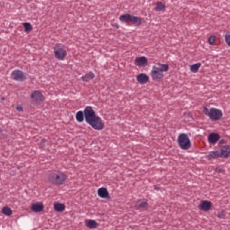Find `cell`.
I'll return each instance as SVG.
<instances>
[{"instance_id":"cell-36","label":"cell","mask_w":230,"mask_h":230,"mask_svg":"<svg viewBox=\"0 0 230 230\" xmlns=\"http://www.w3.org/2000/svg\"></svg>"},{"instance_id":"cell-7","label":"cell","mask_w":230,"mask_h":230,"mask_svg":"<svg viewBox=\"0 0 230 230\" xmlns=\"http://www.w3.org/2000/svg\"><path fill=\"white\" fill-rule=\"evenodd\" d=\"M10 78L13 81L19 82H23L27 80V74L19 69H15L12 71Z\"/></svg>"},{"instance_id":"cell-25","label":"cell","mask_w":230,"mask_h":230,"mask_svg":"<svg viewBox=\"0 0 230 230\" xmlns=\"http://www.w3.org/2000/svg\"><path fill=\"white\" fill-rule=\"evenodd\" d=\"M23 26L24 28V31L26 33H29L33 30V27L31 23L29 22H24L23 23Z\"/></svg>"},{"instance_id":"cell-3","label":"cell","mask_w":230,"mask_h":230,"mask_svg":"<svg viewBox=\"0 0 230 230\" xmlns=\"http://www.w3.org/2000/svg\"><path fill=\"white\" fill-rule=\"evenodd\" d=\"M119 20L122 23L129 26L138 27L144 23V20L139 16L126 13L120 16Z\"/></svg>"},{"instance_id":"cell-8","label":"cell","mask_w":230,"mask_h":230,"mask_svg":"<svg viewBox=\"0 0 230 230\" xmlns=\"http://www.w3.org/2000/svg\"><path fill=\"white\" fill-rule=\"evenodd\" d=\"M30 98L32 103L36 105L42 104L45 101L44 95L40 90H36L32 91Z\"/></svg>"},{"instance_id":"cell-32","label":"cell","mask_w":230,"mask_h":230,"mask_svg":"<svg viewBox=\"0 0 230 230\" xmlns=\"http://www.w3.org/2000/svg\"><path fill=\"white\" fill-rule=\"evenodd\" d=\"M154 189L155 190H160L161 189V187H160V185H156L154 186Z\"/></svg>"},{"instance_id":"cell-17","label":"cell","mask_w":230,"mask_h":230,"mask_svg":"<svg viewBox=\"0 0 230 230\" xmlns=\"http://www.w3.org/2000/svg\"><path fill=\"white\" fill-rule=\"evenodd\" d=\"M31 209L34 212L40 213L44 210V205L42 203L37 202L32 204L31 206Z\"/></svg>"},{"instance_id":"cell-2","label":"cell","mask_w":230,"mask_h":230,"mask_svg":"<svg viewBox=\"0 0 230 230\" xmlns=\"http://www.w3.org/2000/svg\"><path fill=\"white\" fill-rule=\"evenodd\" d=\"M230 156V146L229 145H222L217 149L211 151L205 157L208 160L217 159H228Z\"/></svg>"},{"instance_id":"cell-29","label":"cell","mask_w":230,"mask_h":230,"mask_svg":"<svg viewBox=\"0 0 230 230\" xmlns=\"http://www.w3.org/2000/svg\"><path fill=\"white\" fill-rule=\"evenodd\" d=\"M224 39L225 42L228 47L230 46V33L229 32H227L224 35Z\"/></svg>"},{"instance_id":"cell-34","label":"cell","mask_w":230,"mask_h":230,"mask_svg":"<svg viewBox=\"0 0 230 230\" xmlns=\"http://www.w3.org/2000/svg\"><path fill=\"white\" fill-rule=\"evenodd\" d=\"M5 99V98H1V100H4Z\"/></svg>"},{"instance_id":"cell-35","label":"cell","mask_w":230,"mask_h":230,"mask_svg":"<svg viewBox=\"0 0 230 230\" xmlns=\"http://www.w3.org/2000/svg\"><path fill=\"white\" fill-rule=\"evenodd\" d=\"M1 48H0V54H1Z\"/></svg>"},{"instance_id":"cell-11","label":"cell","mask_w":230,"mask_h":230,"mask_svg":"<svg viewBox=\"0 0 230 230\" xmlns=\"http://www.w3.org/2000/svg\"><path fill=\"white\" fill-rule=\"evenodd\" d=\"M148 63V58L145 56H138L135 60V64L136 66L140 67H144L147 66Z\"/></svg>"},{"instance_id":"cell-27","label":"cell","mask_w":230,"mask_h":230,"mask_svg":"<svg viewBox=\"0 0 230 230\" xmlns=\"http://www.w3.org/2000/svg\"><path fill=\"white\" fill-rule=\"evenodd\" d=\"M2 213L5 215L10 216L12 214V210L8 206H5L2 209Z\"/></svg>"},{"instance_id":"cell-6","label":"cell","mask_w":230,"mask_h":230,"mask_svg":"<svg viewBox=\"0 0 230 230\" xmlns=\"http://www.w3.org/2000/svg\"><path fill=\"white\" fill-rule=\"evenodd\" d=\"M177 144L182 150L187 151L191 147V142L188 135L186 133H181L177 137Z\"/></svg>"},{"instance_id":"cell-20","label":"cell","mask_w":230,"mask_h":230,"mask_svg":"<svg viewBox=\"0 0 230 230\" xmlns=\"http://www.w3.org/2000/svg\"><path fill=\"white\" fill-rule=\"evenodd\" d=\"M202 66L201 62H198L189 66V70L192 73H197L199 71Z\"/></svg>"},{"instance_id":"cell-1","label":"cell","mask_w":230,"mask_h":230,"mask_svg":"<svg viewBox=\"0 0 230 230\" xmlns=\"http://www.w3.org/2000/svg\"><path fill=\"white\" fill-rule=\"evenodd\" d=\"M85 121L95 130L100 131L104 129V123L100 117L96 113L95 110L91 106L85 107L84 111Z\"/></svg>"},{"instance_id":"cell-26","label":"cell","mask_w":230,"mask_h":230,"mask_svg":"<svg viewBox=\"0 0 230 230\" xmlns=\"http://www.w3.org/2000/svg\"><path fill=\"white\" fill-rule=\"evenodd\" d=\"M217 38V35L215 34H211L208 38V42L209 45H213L215 44V41Z\"/></svg>"},{"instance_id":"cell-10","label":"cell","mask_w":230,"mask_h":230,"mask_svg":"<svg viewBox=\"0 0 230 230\" xmlns=\"http://www.w3.org/2000/svg\"><path fill=\"white\" fill-rule=\"evenodd\" d=\"M151 76L153 81L160 82L162 81L165 77L164 73L156 65H153L152 66L150 73Z\"/></svg>"},{"instance_id":"cell-21","label":"cell","mask_w":230,"mask_h":230,"mask_svg":"<svg viewBox=\"0 0 230 230\" xmlns=\"http://www.w3.org/2000/svg\"><path fill=\"white\" fill-rule=\"evenodd\" d=\"M85 224L87 227L90 229H96L98 227V224L95 220L92 219H86Z\"/></svg>"},{"instance_id":"cell-31","label":"cell","mask_w":230,"mask_h":230,"mask_svg":"<svg viewBox=\"0 0 230 230\" xmlns=\"http://www.w3.org/2000/svg\"><path fill=\"white\" fill-rule=\"evenodd\" d=\"M214 171L218 173H222L224 172V169L221 167H217L214 169Z\"/></svg>"},{"instance_id":"cell-9","label":"cell","mask_w":230,"mask_h":230,"mask_svg":"<svg viewBox=\"0 0 230 230\" xmlns=\"http://www.w3.org/2000/svg\"><path fill=\"white\" fill-rule=\"evenodd\" d=\"M54 53L56 59L64 60L67 55V51L65 47L60 44H56L54 47Z\"/></svg>"},{"instance_id":"cell-19","label":"cell","mask_w":230,"mask_h":230,"mask_svg":"<svg viewBox=\"0 0 230 230\" xmlns=\"http://www.w3.org/2000/svg\"><path fill=\"white\" fill-rule=\"evenodd\" d=\"M95 77V75L92 71H89L88 73L83 76L81 77V80L84 82H88L93 80Z\"/></svg>"},{"instance_id":"cell-24","label":"cell","mask_w":230,"mask_h":230,"mask_svg":"<svg viewBox=\"0 0 230 230\" xmlns=\"http://www.w3.org/2000/svg\"><path fill=\"white\" fill-rule=\"evenodd\" d=\"M157 66L159 67L160 69L162 71L163 73H166V72H168L169 70V67L168 64L159 63V64H158Z\"/></svg>"},{"instance_id":"cell-15","label":"cell","mask_w":230,"mask_h":230,"mask_svg":"<svg viewBox=\"0 0 230 230\" xmlns=\"http://www.w3.org/2000/svg\"><path fill=\"white\" fill-rule=\"evenodd\" d=\"M213 204L210 201L207 200H202L198 205L200 210L204 212H207L211 210Z\"/></svg>"},{"instance_id":"cell-13","label":"cell","mask_w":230,"mask_h":230,"mask_svg":"<svg viewBox=\"0 0 230 230\" xmlns=\"http://www.w3.org/2000/svg\"><path fill=\"white\" fill-rule=\"evenodd\" d=\"M136 80L140 85H146L149 82L150 77L145 73H140L136 76Z\"/></svg>"},{"instance_id":"cell-23","label":"cell","mask_w":230,"mask_h":230,"mask_svg":"<svg viewBox=\"0 0 230 230\" xmlns=\"http://www.w3.org/2000/svg\"><path fill=\"white\" fill-rule=\"evenodd\" d=\"M76 119L79 122H82L84 120L85 116L84 112L82 111H79L77 112L76 114Z\"/></svg>"},{"instance_id":"cell-22","label":"cell","mask_w":230,"mask_h":230,"mask_svg":"<svg viewBox=\"0 0 230 230\" xmlns=\"http://www.w3.org/2000/svg\"><path fill=\"white\" fill-rule=\"evenodd\" d=\"M54 210L58 212H62L64 211L66 209L64 204L60 202H55L54 204Z\"/></svg>"},{"instance_id":"cell-14","label":"cell","mask_w":230,"mask_h":230,"mask_svg":"<svg viewBox=\"0 0 230 230\" xmlns=\"http://www.w3.org/2000/svg\"><path fill=\"white\" fill-rule=\"evenodd\" d=\"M221 139V135L217 132H212L208 135L207 140L209 144H217Z\"/></svg>"},{"instance_id":"cell-30","label":"cell","mask_w":230,"mask_h":230,"mask_svg":"<svg viewBox=\"0 0 230 230\" xmlns=\"http://www.w3.org/2000/svg\"><path fill=\"white\" fill-rule=\"evenodd\" d=\"M15 108L17 111L19 112H23L24 111V108L21 105L16 104L15 105Z\"/></svg>"},{"instance_id":"cell-16","label":"cell","mask_w":230,"mask_h":230,"mask_svg":"<svg viewBox=\"0 0 230 230\" xmlns=\"http://www.w3.org/2000/svg\"><path fill=\"white\" fill-rule=\"evenodd\" d=\"M97 194L98 197L101 198L106 199H110V194L107 188L104 187H101L98 189Z\"/></svg>"},{"instance_id":"cell-28","label":"cell","mask_w":230,"mask_h":230,"mask_svg":"<svg viewBox=\"0 0 230 230\" xmlns=\"http://www.w3.org/2000/svg\"><path fill=\"white\" fill-rule=\"evenodd\" d=\"M217 217L220 219H224L226 217V212L224 210H221L218 212L217 214Z\"/></svg>"},{"instance_id":"cell-5","label":"cell","mask_w":230,"mask_h":230,"mask_svg":"<svg viewBox=\"0 0 230 230\" xmlns=\"http://www.w3.org/2000/svg\"><path fill=\"white\" fill-rule=\"evenodd\" d=\"M204 114L208 116L212 121H217L220 120L223 116L222 110L219 108L212 107L210 108L205 106L203 107Z\"/></svg>"},{"instance_id":"cell-4","label":"cell","mask_w":230,"mask_h":230,"mask_svg":"<svg viewBox=\"0 0 230 230\" xmlns=\"http://www.w3.org/2000/svg\"><path fill=\"white\" fill-rule=\"evenodd\" d=\"M48 180L50 183L56 186L63 185L67 179V176L65 173L58 171L54 170L50 172L48 175Z\"/></svg>"},{"instance_id":"cell-18","label":"cell","mask_w":230,"mask_h":230,"mask_svg":"<svg viewBox=\"0 0 230 230\" xmlns=\"http://www.w3.org/2000/svg\"><path fill=\"white\" fill-rule=\"evenodd\" d=\"M167 6L166 4L160 1H158L155 3V6L154 7V10L156 11L164 12L166 10Z\"/></svg>"},{"instance_id":"cell-33","label":"cell","mask_w":230,"mask_h":230,"mask_svg":"<svg viewBox=\"0 0 230 230\" xmlns=\"http://www.w3.org/2000/svg\"><path fill=\"white\" fill-rule=\"evenodd\" d=\"M112 26L117 29H119L120 28L119 25L117 23H115L112 24Z\"/></svg>"},{"instance_id":"cell-12","label":"cell","mask_w":230,"mask_h":230,"mask_svg":"<svg viewBox=\"0 0 230 230\" xmlns=\"http://www.w3.org/2000/svg\"><path fill=\"white\" fill-rule=\"evenodd\" d=\"M149 207L148 200L145 199L139 200L136 202L135 204V209L140 210H146Z\"/></svg>"}]
</instances>
